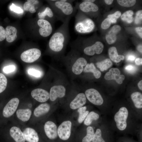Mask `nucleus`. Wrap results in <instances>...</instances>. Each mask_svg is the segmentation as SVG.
<instances>
[{"mask_svg":"<svg viewBox=\"0 0 142 142\" xmlns=\"http://www.w3.org/2000/svg\"><path fill=\"white\" fill-rule=\"evenodd\" d=\"M133 14V12L132 10L127 11L122 14L121 16V19L128 23H131L133 21L132 17Z\"/></svg>","mask_w":142,"mask_h":142,"instance_id":"32","label":"nucleus"},{"mask_svg":"<svg viewBox=\"0 0 142 142\" xmlns=\"http://www.w3.org/2000/svg\"><path fill=\"white\" fill-rule=\"evenodd\" d=\"M83 71L85 73L92 72L93 73L95 78L97 79L99 78L101 75L100 72L96 68L93 63L87 64L85 67L83 69Z\"/></svg>","mask_w":142,"mask_h":142,"instance_id":"28","label":"nucleus"},{"mask_svg":"<svg viewBox=\"0 0 142 142\" xmlns=\"http://www.w3.org/2000/svg\"><path fill=\"white\" fill-rule=\"evenodd\" d=\"M142 11L140 10L137 11L136 14V17L135 20V22L136 24L140 23L142 21Z\"/></svg>","mask_w":142,"mask_h":142,"instance_id":"43","label":"nucleus"},{"mask_svg":"<svg viewBox=\"0 0 142 142\" xmlns=\"http://www.w3.org/2000/svg\"><path fill=\"white\" fill-rule=\"evenodd\" d=\"M86 102V98L85 94L83 93L78 94L75 98L71 102L70 108L75 109L82 107Z\"/></svg>","mask_w":142,"mask_h":142,"instance_id":"18","label":"nucleus"},{"mask_svg":"<svg viewBox=\"0 0 142 142\" xmlns=\"http://www.w3.org/2000/svg\"><path fill=\"white\" fill-rule=\"evenodd\" d=\"M121 27L118 25H115L113 26L111 28L110 30L116 34L120 30Z\"/></svg>","mask_w":142,"mask_h":142,"instance_id":"46","label":"nucleus"},{"mask_svg":"<svg viewBox=\"0 0 142 142\" xmlns=\"http://www.w3.org/2000/svg\"><path fill=\"white\" fill-rule=\"evenodd\" d=\"M87 62L83 57H77L72 67L73 73L76 75L80 74L83 71V67L86 65Z\"/></svg>","mask_w":142,"mask_h":142,"instance_id":"19","label":"nucleus"},{"mask_svg":"<svg viewBox=\"0 0 142 142\" xmlns=\"http://www.w3.org/2000/svg\"><path fill=\"white\" fill-rule=\"evenodd\" d=\"M66 89L62 85H55L53 86L50 89L49 98L51 101L55 100L57 98H62L65 95Z\"/></svg>","mask_w":142,"mask_h":142,"instance_id":"15","label":"nucleus"},{"mask_svg":"<svg viewBox=\"0 0 142 142\" xmlns=\"http://www.w3.org/2000/svg\"><path fill=\"white\" fill-rule=\"evenodd\" d=\"M95 28V24L93 20L78 11L75 16L74 29L75 32L81 34L88 33L93 31Z\"/></svg>","mask_w":142,"mask_h":142,"instance_id":"5","label":"nucleus"},{"mask_svg":"<svg viewBox=\"0 0 142 142\" xmlns=\"http://www.w3.org/2000/svg\"><path fill=\"white\" fill-rule=\"evenodd\" d=\"M5 38V30L2 26H0V41L3 40Z\"/></svg>","mask_w":142,"mask_h":142,"instance_id":"45","label":"nucleus"},{"mask_svg":"<svg viewBox=\"0 0 142 142\" xmlns=\"http://www.w3.org/2000/svg\"><path fill=\"white\" fill-rule=\"evenodd\" d=\"M37 24L39 27L38 32L41 37H47L52 33L53 28L52 24L47 20L39 19Z\"/></svg>","mask_w":142,"mask_h":142,"instance_id":"10","label":"nucleus"},{"mask_svg":"<svg viewBox=\"0 0 142 142\" xmlns=\"http://www.w3.org/2000/svg\"><path fill=\"white\" fill-rule=\"evenodd\" d=\"M87 108L86 106H84L79 108L78 109V111L79 114L78 121L79 123H82L84 120L89 113V111L86 110Z\"/></svg>","mask_w":142,"mask_h":142,"instance_id":"31","label":"nucleus"},{"mask_svg":"<svg viewBox=\"0 0 142 142\" xmlns=\"http://www.w3.org/2000/svg\"><path fill=\"white\" fill-rule=\"evenodd\" d=\"M121 15L120 11H117L113 14H110L108 16V18L110 20L111 23H116L117 19L119 18Z\"/></svg>","mask_w":142,"mask_h":142,"instance_id":"37","label":"nucleus"},{"mask_svg":"<svg viewBox=\"0 0 142 142\" xmlns=\"http://www.w3.org/2000/svg\"><path fill=\"white\" fill-rule=\"evenodd\" d=\"M118 4L120 6L125 7H130L134 6L136 2L135 0H118Z\"/></svg>","mask_w":142,"mask_h":142,"instance_id":"36","label":"nucleus"},{"mask_svg":"<svg viewBox=\"0 0 142 142\" xmlns=\"http://www.w3.org/2000/svg\"><path fill=\"white\" fill-rule=\"evenodd\" d=\"M50 108V105L47 103L41 104L36 107L34 111V114L37 117H39L47 113Z\"/></svg>","mask_w":142,"mask_h":142,"instance_id":"24","label":"nucleus"},{"mask_svg":"<svg viewBox=\"0 0 142 142\" xmlns=\"http://www.w3.org/2000/svg\"><path fill=\"white\" fill-rule=\"evenodd\" d=\"M71 18L68 17L55 31L49 41V48L56 53L64 50L70 39L69 23Z\"/></svg>","mask_w":142,"mask_h":142,"instance_id":"2","label":"nucleus"},{"mask_svg":"<svg viewBox=\"0 0 142 142\" xmlns=\"http://www.w3.org/2000/svg\"><path fill=\"white\" fill-rule=\"evenodd\" d=\"M115 142H139L128 136L124 135L119 138Z\"/></svg>","mask_w":142,"mask_h":142,"instance_id":"38","label":"nucleus"},{"mask_svg":"<svg viewBox=\"0 0 142 142\" xmlns=\"http://www.w3.org/2000/svg\"><path fill=\"white\" fill-rule=\"evenodd\" d=\"M39 19L45 20L46 17L51 19L52 23H54L57 19L56 16L52 8L47 7L45 8L43 11L39 12L38 14Z\"/></svg>","mask_w":142,"mask_h":142,"instance_id":"22","label":"nucleus"},{"mask_svg":"<svg viewBox=\"0 0 142 142\" xmlns=\"http://www.w3.org/2000/svg\"><path fill=\"white\" fill-rule=\"evenodd\" d=\"M77 10L83 13H89L97 12L99 8L94 3L89 2L85 0L81 2H77L75 6Z\"/></svg>","mask_w":142,"mask_h":142,"instance_id":"8","label":"nucleus"},{"mask_svg":"<svg viewBox=\"0 0 142 142\" xmlns=\"http://www.w3.org/2000/svg\"><path fill=\"white\" fill-rule=\"evenodd\" d=\"M97 67L102 71L106 70L112 65L111 61L109 59H106L103 61L97 63L96 64Z\"/></svg>","mask_w":142,"mask_h":142,"instance_id":"30","label":"nucleus"},{"mask_svg":"<svg viewBox=\"0 0 142 142\" xmlns=\"http://www.w3.org/2000/svg\"><path fill=\"white\" fill-rule=\"evenodd\" d=\"M9 134L16 142H25L26 141L23 132L17 127H12L9 130Z\"/></svg>","mask_w":142,"mask_h":142,"instance_id":"21","label":"nucleus"},{"mask_svg":"<svg viewBox=\"0 0 142 142\" xmlns=\"http://www.w3.org/2000/svg\"><path fill=\"white\" fill-rule=\"evenodd\" d=\"M135 63L136 65H140L142 64V59L140 58H137L135 61Z\"/></svg>","mask_w":142,"mask_h":142,"instance_id":"49","label":"nucleus"},{"mask_svg":"<svg viewBox=\"0 0 142 142\" xmlns=\"http://www.w3.org/2000/svg\"><path fill=\"white\" fill-rule=\"evenodd\" d=\"M32 114L31 110L29 109H19L16 114L17 118L21 121L25 122L29 120Z\"/></svg>","mask_w":142,"mask_h":142,"instance_id":"25","label":"nucleus"},{"mask_svg":"<svg viewBox=\"0 0 142 142\" xmlns=\"http://www.w3.org/2000/svg\"><path fill=\"white\" fill-rule=\"evenodd\" d=\"M44 129L47 137L51 139H55L58 136V129L56 124L51 121H47L45 124Z\"/></svg>","mask_w":142,"mask_h":142,"instance_id":"16","label":"nucleus"},{"mask_svg":"<svg viewBox=\"0 0 142 142\" xmlns=\"http://www.w3.org/2000/svg\"><path fill=\"white\" fill-rule=\"evenodd\" d=\"M120 72L119 69L113 68L105 74L104 78L108 80H115L118 84H121L124 80L125 77L123 75H120Z\"/></svg>","mask_w":142,"mask_h":142,"instance_id":"14","label":"nucleus"},{"mask_svg":"<svg viewBox=\"0 0 142 142\" xmlns=\"http://www.w3.org/2000/svg\"><path fill=\"white\" fill-rule=\"evenodd\" d=\"M10 9L11 11L18 14L22 13L23 12V10L21 7L15 5L13 3L10 6Z\"/></svg>","mask_w":142,"mask_h":142,"instance_id":"41","label":"nucleus"},{"mask_svg":"<svg viewBox=\"0 0 142 142\" xmlns=\"http://www.w3.org/2000/svg\"><path fill=\"white\" fill-rule=\"evenodd\" d=\"M135 58V55L132 54L128 55L126 57V60L132 62L134 60Z\"/></svg>","mask_w":142,"mask_h":142,"instance_id":"47","label":"nucleus"},{"mask_svg":"<svg viewBox=\"0 0 142 142\" xmlns=\"http://www.w3.org/2000/svg\"><path fill=\"white\" fill-rule=\"evenodd\" d=\"M93 128L91 126H88L86 129V134L82 139V142H91L94 134Z\"/></svg>","mask_w":142,"mask_h":142,"instance_id":"29","label":"nucleus"},{"mask_svg":"<svg viewBox=\"0 0 142 142\" xmlns=\"http://www.w3.org/2000/svg\"><path fill=\"white\" fill-rule=\"evenodd\" d=\"M28 74L36 77H39L41 75L40 71L33 68H30L28 71Z\"/></svg>","mask_w":142,"mask_h":142,"instance_id":"39","label":"nucleus"},{"mask_svg":"<svg viewBox=\"0 0 142 142\" xmlns=\"http://www.w3.org/2000/svg\"><path fill=\"white\" fill-rule=\"evenodd\" d=\"M101 118V115L98 113L94 111H91L89 112L85 119L84 124L87 126L91 125L93 121H97Z\"/></svg>","mask_w":142,"mask_h":142,"instance_id":"27","label":"nucleus"},{"mask_svg":"<svg viewBox=\"0 0 142 142\" xmlns=\"http://www.w3.org/2000/svg\"><path fill=\"white\" fill-rule=\"evenodd\" d=\"M32 97L40 102L47 101L49 98V94L46 90L41 88H37L32 90L31 92Z\"/></svg>","mask_w":142,"mask_h":142,"instance_id":"17","label":"nucleus"},{"mask_svg":"<svg viewBox=\"0 0 142 142\" xmlns=\"http://www.w3.org/2000/svg\"><path fill=\"white\" fill-rule=\"evenodd\" d=\"M137 48L139 51L142 53V45H138Z\"/></svg>","mask_w":142,"mask_h":142,"instance_id":"52","label":"nucleus"},{"mask_svg":"<svg viewBox=\"0 0 142 142\" xmlns=\"http://www.w3.org/2000/svg\"><path fill=\"white\" fill-rule=\"evenodd\" d=\"M113 0H104L105 3L108 5L111 4L113 2Z\"/></svg>","mask_w":142,"mask_h":142,"instance_id":"51","label":"nucleus"},{"mask_svg":"<svg viewBox=\"0 0 142 142\" xmlns=\"http://www.w3.org/2000/svg\"><path fill=\"white\" fill-rule=\"evenodd\" d=\"M114 132L107 120L102 119L95 132L92 142H115Z\"/></svg>","mask_w":142,"mask_h":142,"instance_id":"4","label":"nucleus"},{"mask_svg":"<svg viewBox=\"0 0 142 142\" xmlns=\"http://www.w3.org/2000/svg\"><path fill=\"white\" fill-rule=\"evenodd\" d=\"M135 30L141 38H142V28L141 27H136Z\"/></svg>","mask_w":142,"mask_h":142,"instance_id":"48","label":"nucleus"},{"mask_svg":"<svg viewBox=\"0 0 142 142\" xmlns=\"http://www.w3.org/2000/svg\"><path fill=\"white\" fill-rule=\"evenodd\" d=\"M71 126V122L69 120L64 121L60 125L58 129V134L60 139L65 140L69 138Z\"/></svg>","mask_w":142,"mask_h":142,"instance_id":"12","label":"nucleus"},{"mask_svg":"<svg viewBox=\"0 0 142 142\" xmlns=\"http://www.w3.org/2000/svg\"><path fill=\"white\" fill-rule=\"evenodd\" d=\"M6 38V41L9 43L12 42L17 38V30L14 27L8 26L5 29Z\"/></svg>","mask_w":142,"mask_h":142,"instance_id":"23","label":"nucleus"},{"mask_svg":"<svg viewBox=\"0 0 142 142\" xmlns=\"http://www.w3.org/2000/svg\"><path fill=\"white\" fill-rule=\"evenodd\" d=\"M41 52L37 48L30 49L23 52L20 56L21 60L23 62L31 63L34 62L40 57Z\"/></svg>","mask_w":142,"mask_h":142,"instance_id":"7","label":"nucleus"},{"mask_svg":"<svg viewBox=\"0 0 142 142\" xmlns=\"http://www.w3.org/2000/svg\"><path fill=\"white\" fill-rule=\"evenodd\" d=\"M15 68L14 65H9L4 67L3 68V71L6 73H8L13 72Z\"/></svg>","mask_w":142,"mask_h":142,"instance_id":"44","label":"nucleus"},{"mask_svg":"<svg viewBox=\"0 0 142 142\" xmlns=\"http://www.w3.org/2000/svg\"><path fill=\"white\" fill-rule=\"evenodd\" d=\"M19 103V100L17 98H14L10 100L3 109V116L5 118H8L12 116L16 110Z\"/></svg>","mask_w":142,"mask_h":142,"instance_id":"11","label":"nucleus"},{"mask_svg":"<svg viewBox=\"0 0 142 142\" xmlns=\"http://www.w3.org/2000/svg\"><path fill=\"white\" fill-rule=\"evenodd\" d=\"M26 140L28 142H38L39 138L37 133L34 129L26 128L23 132Z\"/></svg>","mask_w":142,"mask_h":142,"instance_id":"20","label":"nucleus"},{"mask_svg":"<svg viewBox=\"0 0 142 142\" xmlns=\"http://www.w3.org/2000/svg\"><path fill=\"white\" fill-rule=\"evenodd\" d=\"M116 34L110 30L106 36V39L107 42L111 44L114 43L116 41Z\"/></svg>","mask_w":142,"mask_h":142,"instance_id":"34","label":"nucleus"},{"mask_svg":"<svg viewBox=\"0 0 142 142\" xmlns=\"http://www.w3.org/2000/svg\"><path fill=\"white\" fill-rule=\"evenodd\" d=\"M111 23L110 19L107 18L105 19L102 23L101 27L103 29H107L110 27Z\"/></svg>","mask_w":142,"mask_h":142,"instance_id":"42","label":"nucleus"},{"mask_svg":"<svg viewBox=\"0 0 142 142\" xmlns=\"http://www.w3.org/2000/svg\"><path fill=\"white\" fill-rule=\"evenodd\" d=\"M125 69L128 73L133 74L136 71L137 68L134 65L129 64L125 67Z\"/></svg>","mask_w":142,"mask_h":142,"instance_id":"40","label":"nucleus"},{"mask_svg":"<svg viewBox=\"0 0 142 142\" xmlns=\"http://www.w3.org/2000/svg\"><path fill=\"white\" fill-rule=\"evenodd\" d=\"M108 53L111 60L115 62H119L124 59L123 55H118L116 48L115 47L110 48L108 50Z\"/></svg>","mask_w":142,"mask_h":142,"instance_id":"26","label":"nucleus"},{"mask_svg":"<svg viewBox=\"0 0 142 142\" xmlns=\"http://www.w3.org/2000/svg\"><path fill=\"white\" fill-rule=\"evenodd\" d=\"M133 106L132 108L140 119L142 118V94L139 92H133L130 95Z\"/></svg>","mask_w":142,"mask_h":142,"instance_id":"9","label":"nucleus"},{"mask_svg":"<svg viewBox=\"0 0 142 142\" xmlns=\"http://www.w3.org/2000/svg\"><path fill=\"white\" fill-rule=\"evenodd\" d=\"M104 48L103 43L99 41H96L92 44L84 48V53L86 55L92 56L95 54H99L102 52Z\"/></svg>","mask_w":142,"mask_h":142,"instance_id":"13","label":"nucleus"},{"mask_svg":"<svg viewBox=\"0 0 142 142\" xmlns=\"http://www.w3.org/2000/svg\"><path fill=\"white\" fill-rule=\"evenodd\" d=\"M85 95L88 100L93 104L100 107V113L106 115L103 106L104 103L103 98L99 92L93 88L87 89L85 92Z\"/></svg>","mask_w":142,"mask_h":142,"instance_id":"6","label":"nucleus"},{"mask_svg":"<svg viewBox=\"0 0 142 142\" xmlns=\"http://www.w3.org/2000/svg\"><path fill=\"white\" fill-rule=\"evenodd\" d=\"M138 86L139 88L141 90H142V80L140 81L138 83Z\"/></svg>","mask_w":142,"mask_h":142,"instance_id":"50","label":"nucleus"},{"mask_svg":"<svg viewBox=\"0 0 142 142\" xmlns=\"http://www.w3.org/2000/svg\"><path fill=\"white\" fill-rule=\"evenodd\" d=\"M109 114L111 117L108 121L114 132L124 135H134L140 131L141 120L131 107L122 105L113 107Z\"/></svg>","mask_w":142,"mask_h":142,"instance_id":"1","label":"nucleus"},{"mask_svg":"<svg viewBox=\"0 0 142 142\" xmlns=\"http://www.w3.org/2000/svg\"><path fill=\"white\" fill-rule=\"evenodd\" d=\"M75 0H54L49 1L51 8L54 12L57 20L63 23L68 17L74 16L77 9L73 2Z\"/></svg>","mask_w":142,"mask_h":142,"instance_id":"3","label":"nucleus"},{"mask_svg":"<svg viewBox=\"0 0 142 142\" xmlns=\"http://www.w3.org/2000/svg\"><path fill=\"white\" fill-rule=\"evenodd\" d=\"M39 3V1L36 0H28L26 2L24 5V10L27 11H29L30 8L34 7V5Z\"/></svg>","mask_w":142,"mask_h":142,"instance_id":"35","label":"nucleus"},{"mask_svg":"<svg viewBox=\"0 0 142 142\" xmlns=\"http://www.w3.org/2000/svg\"><path fill=\"white\" fill-rule=\"evenodd\" d=\"M7 83V79L6 76L2 73H0V93L5 89Z\"/></svg>","mask_w":142,"mask_h":142,"instance_id":"33","label":"nucleus"}]
</instances>
